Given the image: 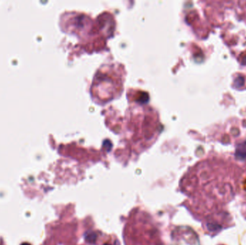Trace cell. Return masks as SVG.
Masks as SVG:
<instances>
[{"label": "cell", "mask_w": 246, "mask_h": 245, "mask_svg": "<svg viewBox=\"0 0 246 245\" xmlns=\"http://www.w3.org/2000/svg\"><path fill=\"white\" fill-rule=\"evenodd\" d=\"M172 245H200L196 232L189 227H180L172 234Z\"/></svg>", "instance_id": "6da1fadb"}, {"label": "cell", "mask_w": 246, "mask_h": 245, "mask_svg": "<svg viewBox=\"0 0 246 245\" xmlns=\"http://www.w3.org/2000/svg\"><path fill=\"white\" fill-rule=\"evenodd\" d=\"M21 245H31V244H30L29 243H27V242H25V243H22Z\"/></svg>", "instance_id": "3957f363"}, {"label": "cell", "mask_w": 246, "mask_h": 245, "mask_svg": "<svg viewBox=\"0 0 246 245\" xmlns=\"http://www.w3.org/2000/svg\"><path fill=\"white\" fill-rule=\"evenodd\" d=\"M235 156L238 159H246V142L238 144L235 150Z\"/></svg>", "instance_id": "7a4b0ae2"}]
</instances>
